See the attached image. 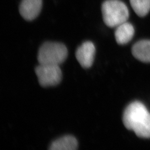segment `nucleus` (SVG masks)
<instances>
[{"mask_svg": "<svg viewBox=\"0 0 150 150\" xmlns=\"http://www.w3.org/2000/svg\"><path fill=\"white\" fill-rule=\"evenodd\" d=\"M78 147L77 139L72 136H65L54 141L50 149L51 150H75Z\"/></svg>", "mask_w": 150, "mask_h": 150, "instance_id": "nucleus-9", "label": "nucleus"}, {"mask_svg": "<svg viewBox=\"0 0 150 150\" xmlns=\"http://www.w3.org/2000/svg\"><path fill=\"white\" fill-rule=\"evenodd\" d=\"M103 20L110 27H116L127 21L129 11L127 6L120 0H106L101 7Z\"/></svg>", "mask_w": 150, "mask_h": 150, "instance_id": "nucleus-2", "label": "nucleus"}, {"mask_svg": "<svg viewBox=\"0 0 150 150\" xmlns=\"http://www.w3.org/2000/svg\"><path fill=\"white\" fill-rule=\"evenodd\" d=\"M135 13L139 17H144L150 10V0H129Z\"/></svg>", "mask_w": 150, "mask_h": 150, "instance_id": "nucleus-10", "label": "nucleus"}, {"mask_svg": "<svg viewBox=\"0 0 150 150\" xmlns=\"http://www.w3.org/2000/svg\"><path fill=\"white\" fill-rule=\"evenodd\" d=\"M95 52L96 48L94 44L90 41H86L77 48L76 57L82 67L88 69L93 63Z\"/></svg>", "mask_w": 150, "mask_h": 150, "instance_id": "nucleus-5", "label": "nucleus"}, {"mask_svg": "<svg viewBox=\"0 0 150 150\" xmlns=\"http://www.w3.org/2000/svg\"><path fill=\"white\" fill-rule=\"evenodd\" d=\"M123 122L126 129L134 131L137 136L150 138V113L142 103L135 101L126 107Z\"/></svg>", "mask_w": 150, "mask_h": 150, "instance_id": "nucleus-1", "label": "nucleus"}, {"mask_svg": "<svg viewBox=\"0 0 150 150\" xmlns=\"http://www.w3.org/2000/svg\"><path fill=\"white\" fill-rule=\"evenodd\" d=\"M39 83L42 87L57 85L62 79L59 65L40 64L35 70Z\"/></svg>", "mask_w": 150, "mask_h": 150, "instance_id": "nucleus-4", "label": "nucleus"}, {"mask_svg": "<svg viewBox=\"0 0 150 150\" xmlns=\"http://www.w3.org/2000/svg\"><path fill=\"white\" fill-rule=\"evenodd\" d=\"M42 0H22L19 6L20 13L27 21H32L40 14Z\"/></svg>", "mask_w": 150, "mask_h": 150, "instance_id": "nucleus-6", "label": "nucleus"}, {"mask_svg": "<svg viewBox=\"0 0 150 150\" xmlns=\"http://www.w3.org/2000/svg\"><path fill=\"white\" fill-rule=\"evenodd\" d=\"M116 28L115 36L116 42L120 45L128 43L134 36V27L128 22H123Z\"/></svg>", "mask_w": 150, "mask_h": 150, "instance_id": "nucleus-7", "label": "nucleus"}, {"mask_svg": "<svg viewBox=\"0 0 150 150\" xmlns=\"http://www.w3.org/2000/svg\"><path fill=\"white\" fill-rule=\"evenodd\" d=\"M132 53L140 61L150 62V40H141L136 42L132 47Z\"/></svg>", "mask_w": 150, "mask_h": 150, "instance_id": "nucleus-8", "label": "nucleus"}, {"mask_svg": "<svg viewBox=\"0 0 150 150\" xmlns=\"http://www.w3.org/2000/svg\"><path fill=\"white\" fill-rule=\"evenodd\" d=\"M68 51L64 44L47 42L39 49L38 59L40 64L59 65L66 59Z\"/></svg>", "mask_w": 150, "mask_h": 150, "instance_id": "nucleus-3", "label": "nucleus"}]
</instances>
